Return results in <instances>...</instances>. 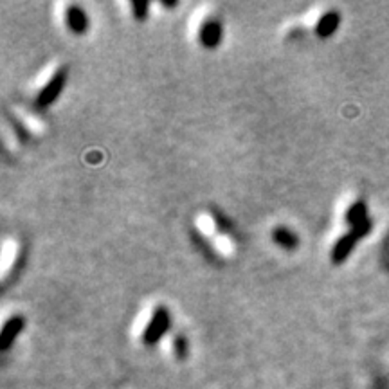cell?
I'll return each instance as SVG.
<instances>
[{"label":"cell","mask_w":389,"mask_h":389,"mask_svg":"<svg viewBox=\"0 0 389 389\" xmlns=\"http://www.w3.org/2000/svg\"><path fill=\"white\" fill-rule=\"evenodd\" d=\"M65 24L74 35H85L89 31V17L79 6H70L65 13Z\"/></svg>","instance_id":"obj_6"},{"label":"cell","mask_w":389,"mask_h":389,"mask_svg":"<svg viewBox=\"0 0 389 389\" xmlns=\"http://www.w3.org/2000/svg\"><path fill=\"white\" fill-rule=\"evenodd\" d=\"M171 326V317H169V312L166 307H157L153 310V316L148 321L146 328L143 332V342L146 346H153L165 337L166 332Z\"/></svg>","instance_id":"obj_1"},{"label":"cell","mask_w":389,"mask_h":389,"mask_svg":"<svg viewBox=\"0 0 389 389\" xmlns=\"http://www.w3.org/2000/svg\"><path fill=\"white\" fill-rule=\"evenodd\" d=\"M24 326H26L24 316L9 317L4 323V326H2V332H0V348H2V350H8L9 346L17 341V337L22 333Z\"/></svg>","instance_id":"obj_5"},{"label":"cell","mask_w":389,"mask_h":389,"mask_svg":"<svg viewBox=\"0 0 389 389\" xmlns=\"http://www.w3.org/2000/svg\"><path fill=\"white\" fill-rule=\"evenodd\" d=\"M65 83H67V69L56 70L54 76L45 83V86L36 96V105L40 108H47L49 105L54 103L58 100V96L63 92Z\"/></svg>","instance_id":"obj_2"},{"label":"cell","mask_w":389,"mask_h":389,"mask_svg":"<svg viewBox=\"0 0 389 389\" xmlns=\"http://www.w3.org/2000/svg\"><path fill=\"white\" fill-rule=\"evenodd\" d=\"M359 242V238L355 236L353 233H348L344 234V236H341L335 242V245H333L332 252H330V259H332L333 265H342L348 259V256L353 252L355 249V243Z\"/></svg>","instance_id":"obj_4"},{"label":"cell","mask_w":389,"mask_h":389,"mask_svg":"<svg viewBox=\"0 0 389 389\" xmlns=\"http://www.w3.org/2000/svg\"><path fill=\"white\" fill-rule=\"evenodd\" d=\"M339 24H341V15L339 11H326L323 17L317 20L316 24V35L319 38H330V36L335 35V31L339 29Z\"/></svg>","instance_id":"obj_7"},{"label":"cell","mask_w":389,"mask_h":389,"mask_svg":"<svg viewBox=\"0 0 389 389\" xmlns=\"http://www.w3.org/2000/svg\"><path fill=\"white\" fill-rule=\"evenodd\" d=\"M173 351L177 355V359L181 360L188 357V341L182 335L175 337V341H173Z\"/></svg>","instance_id":"obj_11"},{"label":"cell","mask_w":389,"mask_h":389,"mask_svg":"<svg viewBox=\"0 0 389 389\" xmlns=\"http://www.w3.org/2000/svg\"><path fill=\"white\" fill-rule=\"evenodd\" d=\"M222 38H224V29H222L220 20H206L202 24L199 31V42L202 47L206 49H216L222 43Z\"/></svg>","instance_id":"obj_3"},{"label":"cell","mask_w":389,"mask_h":389,"mask_svg":"<svg viewBox=\"0 0 389 389\" xmlns=\"http://www.w3.org/2000/svg\"><path fill=\"white\" fill-rule=\"evenodd\" d=\"M132 11H134V17L135 20L139 22H144L148 18V11H150V2H144V0H141V2H132Z\"/></svg>","instance_id":"obj_10"},{"label":"cell","mask_w":389,"mask_h":389,"mask_svg":"<svg viewBox=\"0 0 389 389\" xmlns=\"http://www.w3.org/2000/svg\"><path fill=\"white\" fill-rule=\"evenodd\" d=\"M366 220H369V216H367V206L364 200H357V202L351 204L344 215V222L350 225V227L364 224Z\"/></svg>","instance_id":"obj_9"},{"label":"cell","mask_w":389,"mask_h":389,"mask_svg":"<svg viewBox=\"0 0 389 389\" xmlns=\"http://www.w3.org/2000/svg\"><path fill=\"white\" fill-rule=\"evenodd\" d=\"M160 4L165 6V8H169V9L177 8V2H160Z\"/></svg>","instance_id":"obj_12"},{"label":"cell","mask_w":389,"mask_h":389,"mask_svg":"<svg viewBox=\"0 0 389 389\" xmlns=\"http://www.w3.org/2000/svg\"><path fill=\"white\" fill-rule=\"evenodd\" d=\"M270 236H273L274 242H276L281 249H285V251H296V249L299 247L298 234H296L292 229H289V227H285V225H277V227H274Z\"/></svg>","instance_id":"obj_8"}]
</instances>
